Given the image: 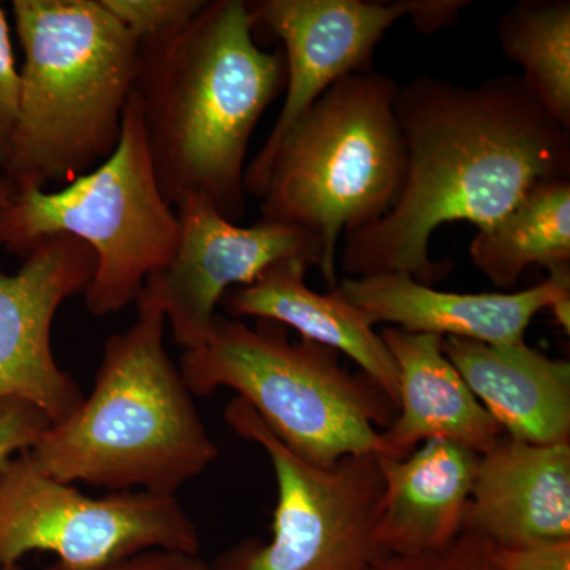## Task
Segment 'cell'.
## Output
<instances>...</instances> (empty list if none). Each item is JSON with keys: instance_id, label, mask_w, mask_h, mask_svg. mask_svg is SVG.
Listing matches in <instances>:
<instances>
[{"instance_id": "obj_1", "label": "cell", "mask_w": 570, "mask_h": 570, "mask_svg": "<svg viewBox=\"0 0 570 570\" xmlns=\"http://www.w3.org/2000/svg\"><path fill=\"white\" fill-rule=\"evenodd\" d=\"M395 111L406 165L395 205L344 235L348 277L406 273L433 285L431 236L445 224L493 227L535 184L570 178V130L554 121L520 75L475 86L415 78L400 86Z\"/></svg>"}, {"instance_id": "obj_2", "label": "cell", "mask_w": 570, "mask_h": 570, "mask_svg": "<svg viewBox=\"0 0 570 570\" xmlns=\"http://www.w3.org/2000/svg\"><path fill=\"white\" fill-rule=\"evenodd\" d=\"M245 0H206L184 31L141 48L135 94L157 181L168 204L212 202L246 213L250 137L285 88L281 51L261 50Z\"/></svg>"}, {"instance_id": "obj_3", "label": "cell", "mask_w": 570, "mask_h": 570, "mask_svg": "<svg viewBox=\"0 0 570 570\" xmlns=\"http://www.w3.org/2000/svg\"><path fill=\"white\" fill-rule=\"evenodd\" d=\"M137 309L135 324L105 343L91 395L48 428L29 455L59 482L176 497L219 449L165 348L164 314Z\"/></svg>"}, {"instance_id": "obj_4", "label": "cell", "mask_w": 570, "mask_h": 570, "mask_svg": "<svg viewBox=\"0 0 570 570\" xmlns=\"http://www.w3.org/2000/svg\"><path fill=\"white\" fill-rule=\"evenodd\" d=\"M13 14L24 61L6 175L45 189L115 151L141 48L102 0H14Z\"/></svg>"}, {"instance_id": "obj_5", "label": "cell", "mask_w": 570, "mask_h": 570, "mask_svg": "<svg viewBox=\"0 0 570 570\" xmlns=\"http://www.w3.org/2000/svg\"><path fill=\"white\" fill-rule=\"evenodd\" d=\"M340 352L288 340L287 328L249 326L217 314L204 344L184 351L181 371L193 395L232 389L299 459L333 468L347 456L387 459L382 431L397 407L376 382L348 373Z\"/></svg>"}, {"instance_id": "obj_6", "label": "cell", "mask_w": 570, "mask_h": 570, "mask_svg": "<svg viewBox=\"0 0 570 570\" xmlns=\"http://www.w3.org/2000/svg\"><path fill=\"white\" fill-rule=\"evenodd\" d=\"M389 75L356 71L335 82L288 132L269 170L262 217L303 228L324 253L326 287L347 232L376 223L395 205L406 165Z\"/></svg>"}, {"instance_id": "obj_7", "label": "cell", "mask_w": 570, "mask_h": 570, "mask_svg": "<svg viewBox=\"0 0 570 570\" xmlns=\"http://www.w3.org/2000/svg\"><path fill=\"white\" fill-rule=\"evenodd\" d=\"M52 236H71L92 250L85 299L97 317L137 303L146 279L174 257L178 214L157 181L135 89L110 157L55 193L22 187L0 209V247L9 253L24 258Z\"/></svg>"}, {"instance_id": "obj_8", "label": "cell", "mask_w": 570, "mask_h": 570, "mask_svg": "<svg viewBox=\"0 0 570 570\" xmlns=\"http://www.w3.org/2000/svg\"><path fill=\"white\" fill-rule=\"evenodd\" d=\"M224 415L238 436L264 449L277 502L268 542L242 540L208 562V570H370L385 557L376 542L384 491L379 456L314 466L285 448L242 397Z\"/></svg>"}, {"instance_id": "obj_9", "label": "cell", "mask_w": 570, "mask_h": 570, "mask_svg": "<svg viewBox=\"0 0 570 570\" xmlns=\"http://www.w3.org/2000/svg\"><path fill=\"white\" fill-rule=\"evenodd\" d=\"M197 524L176 497H86L37 469L29 450L0 474V568L47 551L70 570H99L148 550L200 553Z\"/></svg>"}, {"instance_id": "obj_10", "label": "cell", "mask_w": 570, "mask_h": 570, "mask_svg": "<svg viewBox=\"0 0 570 570\" xmlns=\"http://www.w3.org/2000/svg\"><path fill=\"white\" fill-rule=\"evenodd\" d=\"M175 209L179 238L174 257L146 279L137 306L157 307L184 351L205 343L230 288L253 284L288 258L318 269L324 264L317 239L295 225L261 217L242 227L200 197L184 198Z\"/></svg>"}, {"instance_id": "obj_11", "label": "cell", "mask_w": 570, "mask_h": 570, "mask_svg": "<svg viewBox=\"0 0 570 570\" xmlns=\"http://www.w3.org/2000/svg\"><path fill=\"white\" fill-rule=\"evenodd\" d=\"M254 29L284 45L285 100L261 153L247 165L246 195L264 197L269 170L285 137L318 97L356 71L371 70L374 50L417 0H258L249 2Z\"/></svg>"}, {"instance_id": "obj_12", "label": "cell", "mask_w": 570, "mask_h": 570, "mask_svg": "<svg viewBox=\"0 0 570 570\" xmlns=\"http://www.w3.org/2000/svg\"><path fill=\"white\" fill-rule=\"evenodd\" d=\"M94 266L92 250L80 239L52 236L32 247L17 273H0V401H28L51 425L85 400L56 362L51 330L62 303L85 294Z\"/></svg>"}, {"instance_id": "obj_13", "label": "cell", "mask_w": 570, "mask_h": 570, "mask_svg": "<svg viewBox=\"0 0 570 570\" xmlns=\"http://www.w3.org/2000/svg\"><path fill=\"white\" fill-rule=\"evenodd\" d=\"M549 272L542 283L513 294L438 291L406 273L346 277L337 288L373 325L499 346L523 343L532 318L549 309L558 291L570 283V264Z\"/></svg>"}, {"instance_id": "obj_14", "label": "cell", "mask_w": 570, "mask_h": 570, "mask_svg": "<svg viewBox=\"0 0 570 570\" xmlns=\"http://www.w3.org/2000/svg\"><path fill=\"white\" fill-rule=\"evenodd\" d=\"M463 530L499 549L570 539V442L499 439L479 456Z\"/></svg>"}, {"instance_id": "obj_15", "label": "cell", "mask_w": 570, "mask_h": 570, "mask_svg": "<svg viewBox=\"0 0 570 570\" xmlns=\"http://www.w3.org/2000/svg\"><path fill=\"white\" fill-rule=\"evenodd\" d=\"M397 373V414L382 431L389 456L401 460L428 441H450L478 455L505 436L444 354V337L382 330Z\"/></svg>"}, {"instance_id": "obj_16", "label": "cell", "mask_w": 570, "mask_h": 570, "mask_svg": "<svg viewBox=\"0 0 570 570\" xmlns=\"http://www.w3.org/2000/svg\"><path fill=\"white\" fill-rule=\"evenodd\" d=\"M479 456L456 442L428 441L404 459H381L376 542L385 557L431 553L459 538Z\"/></svg>"}, {"instance_id": "obj_17", "label": "cell", "mask_w": 570, "mask_h": 570, "mask_svg": "<svg viewBox=\"0 0 570 570\" xmlns=\"http://www.w3.org/2000/svg\"><path fill=\"white\" fill-rule=\"evenodd\" d=\"M444 354L505 436L535 445L570 442V363L527 343L444 337Z\"/></svg>"}, {"instance_id": "obj_18", "label": "cell", "mask_w": 570, "mask_h": 570, "mask_svg": "<svg viewBox=\"0 0 570 570\" xmlns=\"http://www.w3.org/2000/svg\"><path fill=\"white\" fill-rule=\"evenodd\" d=\"M307 268L299 258L277 262L253 284L230 288L219 306L230 318L275 322L296 330L302 340L347 355L397 407L396 365L381 335L337 285L328 294L307 287Z\"/></svg>"}, {"instance_id": "obj_19", "label": "cell", "mask_w": 570, "mask_h": 570, "mask_svg": "<svg viewBox=\"0 0 570 570\" xmlns=\"http://www.w3.org/2000/svg\"><path fill=\"white\" fill-rule=\"evenodd\" d=\"M469 253L501 288L519 283L532 265L570 264V178L535 184L498 224L478 232Z\"/></svg>"}, {"instance_id": "obj_20", "label": "cell", "mask_w": 570, "mask_h": 570, "mask_svg": "<svg viewBox=\"0 0 570 570\" xmlns=\"http://www.w3.org/2000/svg\"><path fill=\"white\" fill-rule=\"evenodd\" d=\"M497 33L532 96L570 130L569 0H523L499 18Z\"/></svg>"}, {"instance_id": "obj_21", "label": "cell", "mask_w": 570, "mask_h": 570, "mask_svg": "<svg viewBox=\"0 0 570 570\" xmlns=\"http://www.w3.org/2000/svg\"><path fill=\"white\" fill-rule=\"evenodd\" d=\"M102 3L145 47L184 31L204 9L206 0H102Z\"/></svg>"}, {"instance_id": "obj_22", "label": "cell", "mask_w": 570, "mask_h": 570, "mask_svg": "<svg viewBox=\"0 0 570 570\" xmlns=\"http://www.w3.org/2000/svg\"><path fill=\"white\" fill-rule=\"evenodd\" d=\"M370 570H501L497 546L475 532L463 530L445 549L417 557H384Z\"/></svg>"}, {"instance_id": "obj_23", "label": "cell", "mask_w": 570, "mask_h": 570, "mask_svg": "<svg viewBox=\"0 0 570 570\" xmlns=\"http://www.w3.org/2000/svg\"><path fill=\"white\" fill-rule=\"evenodd\" d=\"M50 426L47 414L28 401H0V474L17 453L31 450Z\"/></svg>"}, {"instance_id": "obj_24", "label": "cell", "mask_w": 570, "mask_h": 570, "mask_svg": "<svg viewBox=\"0 0 570 570\" xmlns=\"http://www.w3.org/2000/svg\"><path fill=\"white\" fill-rule=\"evenodd\" d=\"M20 102V70L14 61L9 22L0 7V170L6 174L11 138L17 127Z\"/></svg>"}, {"instance_id": "obj_25", "label": "cell", "mask_w": 570, "mask_h": 570, "mask_svg": "<svg viewBox=\"0 0 570 570\" xmlns=\"http://www.w3.org/2000/svg\"><path fill=\"white\" fill-rule=\"evenodd\" d=\"M501 570H570V539L551 540L519 549H499Z\"/></svg>"}, {"instance_id": "obj_26", "label": "cell", "mask_w": 570, "mask_h": 570, "mask_svg": "<svg viewBox=\"0 0 570 570\" xmlns=\"http://www.w3.org/2000/svg\"><path fill=\"white\" fill-rule=\"evenodd\" d=\"M43 570L70 569L56 561ZM99 570H208V562L202 560L198 554L184 553V551L148 550Z\"/></svg>"}, {"instance_id": "obj_27", "label": "cell", "mask_w": 570, "mask_h": 570, "mask_svg": "<svg viewBox=\"0 0 570 570\" xmlns=\"http://www.w3.org/2000/svg\"><path fill=\"white\" fill-rule=\"evenodd\" d=\"M466 6H471V2H461V0H417V10L412 14V20H414L415 26L423 33L434 32L456 20L460 11Z\"/></svg>"}, {"instance_id": "obj_28", "label": "cell", "mask_w": 570, "mask_h": 570, "mask_svg": "<svg viewBox=\"0 0 570 570\" xmlns=\"http://www.w3.org/2000/svg\"><path fill=\"white\" fill-rule=\"evenodd\" d=\"M18 193V187L11 181L9 176L0 170V209L7 208L13 202L14 195Z\"/></svg>"}, {"instance_id": "obj_29", "label": "cell", "mask_w": 570, "mask_h": 570, "mask_svg": "<svg viewBox=\"0 0 570 570\" xmlns=\"http://www.w3.org/2000/svg\"><path fill=\"white\" fill-rule=\"evenodd\" d=\"M0 570H24L20 564L6 566V568H0Z\"/></svg>"}]
</instances>
